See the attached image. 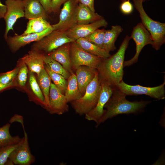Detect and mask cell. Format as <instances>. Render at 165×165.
I'll return each mask as SVG.
<instances>
[{
    "mask_svg": "<svg viewBox=\"0 0 165 165\" xmlns=\"http://www.w3.org/2000/svg\"><path fill=\"white\" fill-rule=\"evenodd\" d=\"M44 55L38 51L31 50L21 59L27 66L30 71L36 73L38 76L44 68Z\"/></svg>",
    "mask_w": 165,
    "mask_h": 165,
    "instance_id": "cell-16",
    "label": "cell"
},
{
    "mask_svg": "<svg viewBox=\"0 0 165 165\" xmlns=\"http://www.w3.org/2000/svg\"><path fill=\"white\" fill-rule=\"evenodd\" d=\"M70 43L62 45L48 55L60 63L66 71L71 73L72 71L70 55Z\"/></svg>",
    "mask_w": 165,
    "mask_h": 165,
    "instance_id": "cell-18",
    "label": "cell"
},
{
    "mask_svg": "<svg viewBox=\"0 0 165 165\" xmlns=\"http://www.w3.org/2000/svg\"><path fill=\"white\" fill-rule=\"evenodd\" d=\"M78 4L77 0H68L64 3L58 22L52 25L54 30H60L66 31L76 24L75 11Z\"/></svg>",
    "mask_w": 165,
    "mask_h": 165,
    "instance_id": "cell-10",
    "label": "cell"
},
{
    "mask_svg": "<svg viewBox=\"0 0 165 165\" xmlns=\"http://www.w3.org/2000/svg\"><path fill=\"white\" fill-rule=\"evenodd\" d=\"M131 39L130 36L126 35L117 51L109 57L103 59L97 68L100 80L113 87H117L123 80L125 54Z\"/></svg>",
    "mask_w": 165,
    "mask_h": 165,
    "instance_id": "cell-1",
    "label": "cell"
},
{
    "mask_svg": "<svg viewBox=\"0 0 165 165\" xmlns=\"http://www.w3.org/2000/svg\"><path fill=\"white\" fill-rule=\"evenodd\" d=\"M24 130V136L19 145L12 152L8 160L12 165H30L35 161L30 149L27 134Z\"/></svg>",
    "mask_w": 165,
    "mask_h": 165,
    "instance_id": "cell-11",
    "label": "cell"
},
{
    "mask_svg": "<svg viewBox=\"0 0 165 165\" xmlns=\"http://www.w3.org/2000/svg\"><path fill=\"white\" fill-rule=\"evenodd\" d=\"M21 141L18 143L5 146L0 148V165L5 164L12 152L19 145Z\"/></svg>",
    "mask_w": 165,
    "mask_h": 165,
    "instance_id": "cell-31",
    "label": "cell"
},
{
    "mask_svg": "<svg viewBox=\"0 0 165 165\" xmlns=\"http://www.w3.org/2000/svg\"><path fill=\"white\" fill-rule=\"evenodd\" d=\"M103 17L88 7L79 3L76 9L75 20L76 24L90 23Z\"/></svg>",
    "mask_w": 165,
    "mask_h": 165,
    "instance_id": "cell-20",
    "label": "cell"
},
{
    "mask_svg": "<svg viewBox=\"0 0 165 165\" xmlns=\"http://www.w3.org/2000/svg\"><path fill=\"white\" fill-rule=\"evenodd\" d=\"M165 79L162 84L153 87H145L139 85H131L125 83L123 80L117 87L126 95H145L160 100L163 99L165 97Z\"/></svg>",
    "mask_w": 165,
    "mask_h": 165,
    "instance_id": "cell-7",
    "label": "cell"
},
{
    "mask_svg": "<svg viewBox=\"0 0 165 165\" xmlns=\"http://www.w3.org/2000/svg\"><path fill=\"white\" fill-rule=\"evenodd\" d=\"M39 1L47 14L52 12L51 0H39Z\"/></svg>",
    "mask_w": 165,
    "mask_h": 165,
    "instance_id": "cell-36",
    "label": "cell"
},
{
    "mask_svg": "<svg viewBox=\"0 0 165 165\" xmlns=\"http://www.w3.org/2000/svg\"><path fill=\"white\" fill-rule=\"evenodd\" d=\"M126 96L117 87L113 88L112 94L105 106L106 109L96 127L108 119L119 114L139 112L150 102L144 101H130L126 99Z\"/></svg>",
    "mask_w": 165,
    "mask_h": 165,
    "instance_id": "cell-2",
    "label": "cell"
},
{
    "mask_svg": "<svg viewBox=\"0 0 165 165\" xmlns=\"http://www.w3.org/2000/svg\"><path fill=\"white\" fill-rule=\"evenodd\" d=\"M20 67L7 72L0 74V83L3 84H8L13 82L17 76Z\"/></svg>",
    "mask_w": 165,
    "mask_h": 165,
    "instance_id": "cell-32",
    "label": "cell"
},
{
    "mask_svg": "<svg viewBox=\"0 0 165 165\" xmlns=\"http://www.w3.org/2000/svg\"><path fill=\"white\" fill-rule=\"evenodd\" d=\"M74 41L67 36L66 31L55 30L40 40L34 42L31 50L38 51L45 54L54 51L65 44Z\"/></svg>",
    "mask_w": 165,
    "mask_h": 165,
    "instance_id": "cell-5",
    "label": "cell"
},
{
    "mask_svg": "<svg viewBox=\"0 0 165 165\" xmlns=\"http://www.w3.org/2000/svg\"><path fill=\"white\" fill-rule=\"evenodd\" d=\"M122 2H123L124 1L127 0H120ZM143 1V2L147 1H149V0H141Z\"/></svg>",
    "mask_w": 165,
    "mask_h": 165,
    "instance_id": "cell-40",
    "label": "cell"
},
{
    "mask_svg": "<svg viewBox=\"0 0 165 165\" xmlns=\"http://www.w3.org/2000/svg\"><path fill=\"white\" fill-rule=\"evenodd\" d=\"M120 10L122 13L125 15H129L131 13L134 9V6L130 2L127 0L122 2L120 6Z\"/></svg>",
    "mask_w": 165,
    "mask_h": 165,
    "instance_id": "cell-34",
    "label": "cell"
},
{
    "mask_svg": "<svg viewBox=\"0 0 165 165\" xmlns=\"http://www.w3.org/2000/svg\"><path fill=\"white\" fill-rule=\"evenodd\" d=\"M6 9V6L5 4H3L0 1V19L4 18Z\"/></svg>",
    "mask_w": 165,
    "mask_h": 165,
    "instance_id": "cell-38",
    "label": "cell"
},
{
    "mask_svg": "<svg viewBox=\"0 0 165 165\" xmlns=\"http://www.w3.org/2000/svg\"><path fill=\"white\" fill-rule=\"evenodd\" d=\"M20 66L17 75V79L19 85L24 87L26 83L28 73V68L26 64L21 60Z\"/></svg>",
    "mask_w": 165,
    "mask_h": 165,
    "instance_id": "cell-33",
    "label": "cell"
},
{
    "mask_svg": "<svg viewBox=\"0 0 165 165\" xmlns=\"http://www.w3.org/2000/svg\"><path fill=\"white\" fill-rule=\"evenodd\" d=\"M24 8V17L28 20L42 17L46 19L47 13L39 0H22Z\"/></svg>",
    "mask_w": 165,
    "mask_h": 165,
    "instance_id": "cell-19",
    "label": "cell"
},
{
    "mask_svg": "<svg viewBox=\"0 0 165 165\" xmlns=\"http://www.w3.org/2000/svg\"><path fill=\"white\" fill-rule=\"evenodd\" d=\"M43 59L46 66L51 71L62 75L66 79H68L70 73L60 63L53 59L49 55L44 54Z\"/></svg>",
    "mask_w": 165,
    "mask_h": 165,
    "instance_id": "cell-27",
    "label": "cell"
},
{
    "mask_svg": "<svg viewBox=\"0 0 165 165\" xmlns=\"http://www.w3.org/2000/svg\"><path fill=\"white\" fill-rule=\"evenodd\" d=\"M44 68L53 83L64 94L67 84L66 79L62 75L51 71L46 66H44Z\"/></svg>",
    "mask_w": 165,
    "mask_h": 165,
    "instance_id": "cell-29",
    "label": "cell"
},
{
    "mask_svg": "<svg viewBox=\"0 0 165 165\" xmlns=\"http://www.w3.org/2000/svg\"><path fill=\"white\" fill-rule=\"evenodd\" d=\"M133 1L134 7L139 13L141 23L150 34L153 42L152 48L156 50H159L165 43V23L150 17L144 10L142 1Z\"/></svg>",
    "mask_w": 165,
    "mask_h": 165,
    "instance_id": "cell-3",
    "label": "cell"
},
{
    "mask_svg": "<svg viewBox=\"0 0 165 165\" xmlns=\"http://www.w3.org/2000/svg\"><path fill=\"white\" fill-rule=\"evenodd\" d=\"M75 41L82 48L92 54L103 59L107 58L111 56L109 52L88 41L83 38H80Z\"/></svg>",
    "mask_w": 165,
    "mask_h": 165,
    "instance_id": "cell-22",
    "label": "cell"
},
{
    "mask_svg": "<svg viewBox=\"0 0 165 165\" xmlns=\"http://www.w3.org/2000/svg\"><path fill=\"white\" fill-rule=\"evenodd\" d=\"M28 20L26 29L22 34L23 35L40 33L52 27L49 22L42 17H39Z\"/></svg>",
    "mask_w": 165,
    "mask_h": 165,
    "instance_id": "cell-23",
    "label": "cell"
},
{
    "mask_svg": "<svg viewBox=\"0 0 165 165\" xmlns=\"http://www.w3.org/2000/svg\"><path fill=\"white\" fill-rule=\"evenodd\" d=\"M105 30L104 29H98L84 38L103 49V42Z\"/></svg>",
    "mask_w": 165,
    "mask_h": 165,
    "instance_id": "cell-30",
    "label": "cell"
},
{
    "mask_svg": "<svg viewBox=\"0 0 165 165\" xmlns=\"http://www.w3.org/2000/svg\"><path fill=\"white\" fill-rule=\"evenodd\" d=\"M100 81L101 91L97 103L93 109L85 115L86 120L94 121L96 124L104 113V108L112 94L114 88L106 82Z\"/></svg>",
    "mask_w": 165,
    "mask_h": 165,
    "instance_id": "cell-9",
    "label": "cell"
},
{
    "mask_svg": "<svg viewBox=\"0 0 165 165\" xmlns=\"http://www.w3.org/2000/svg\"><path fill=\"white\" fill-rule=\"evenodd\" d=\"M29 82L35 100L45 107V102L44 95L37 81L34 73L30 71L29 73Z\"/></svg>",
    "mask_w": 165,
    "mask_h": 165,
    "instance_id": "cell-28",
    "label": "cell"
},
{
    "mask_svg": "<svg viewBox=\"0 0 165 165\" xmlns=\"http://www.w3.org/2000/svg\"><path fill=\"white\" fill-rule=\"evenodd\" d=\"M70 55L72 67L75 69L81 66L97 69L103 59L87 52L75 41L70 43Z\"/></svg>",
    "mask_w": 165,
    "mask_h": 165,
    "instance_id": "cell-6",
    "label": "cell"
},
{
    "mask_svg": "<svg viewBox=\"0 0 165 165\" xmlns=\"http://www.w3.org/2000/svg\"><path fill=\"white\" fill-rule=\"evenodd\" d=\"M64 94L51 83L49 94V106L46 108L52 114L62 115L68 112V106Z\"/></svg>",
    "mask_w": 165,
    "mask_h": 165,
    "instance_id": "cell-14",
    "label": "cell"
},
{
    "mask_svg": "<svg viewBox=\"0 0 165 165\" xmlns=\"http://www.w3.org/2000/svg\"><path fill=\"white\" fill-rule=\"evenodd\" d=\"M107 22L103 18L93 22L84 24H76L67 30V36L74 41L85 38L101 27H106Z\"/></svg>",
    "mask_w": 165,
    "mask_h": 165,
    "instance_id": "cell-15",
    "label": "cell"
},
{
    "mask_svg": "<svg viewBox=\"0 0 165 165\" xmlns=\"http://www.w3.org/2000/svg\"><path fill=\"white\" fill-rule=\"evenodd\" d=\"M10 124L7 123L0 127V148L7 145L16 144L21 140L18 136H13L9 132Z\"/></svg>",
    "mask_w": 165,
    "mask_h": 165,
    "instance_id": "cell-26",
    "label": "cell"
},
{
    "mask_svg": "<svg viewBox=\"0 0 165 165\" xmlns=\"http://www.w3.org/2000/svg\"><path fill=\"white\" fill-rule=\"evenodd\" d=\"M76 76L79 91L82 95L87 86L94 78L96 69L86 66H81L76 69Z\"/></svg>",
    "mask_w": 165,
    "mask_h": 165,
    "instance_id": "cell-17",
    "label": "cell"
},
{
    "mask_svg": "<svg viewBox=\"0 0 165 165\" xmlns=\"http://www.w3.org/2000/svg\"><path fill=\"white\" fill-rule=\"evenodd\" d=\"M123 31L122 27L118 25L112 26L110 29L106 30L103 42V49L109 53L116 49L115 42Z\"/></svg>",
    "mask_w": 165,
    "mask_h": 165,
    "instance_id": "cell-21",
    "label": "cell"
},
{
    "mask_svg": "<svg viewBox=\"0 0 165 165\" xmlns=\"http://www.w3.org/2000/svg\"><path fill=\"white\" fill-rule=\"evenodd\" d=\"M136 44V53L130 60L124 61L123 67L129 66L136 63L138 61L140 53L146 45H153V42L150 34L141 22L138 23L133 28L131 36Z\"/></svg>",
    "mask_w": 165,
    "mask_h": 165,
    "instance_id": "cell-8",
    "label": "cell"
},
{
    "mask_svg": "<svg viewBox=\"0 0 165 165\" xmlns=\"http://www.w3.org/2000/svg\"><path fill=\"white\" fill-rule=\"evenodd\" d=\"M15 84L14 82L8 84H3L0 83V91L10 87L13 86Z\"/></svg>",
    "mask_w": 165,
    "mask_h": 165,
    "instance_id": "cell-39",
    "label": "cell"
},
{
    "mask_svg": "<svg viewBox=\"0 0 165 165\" xmlns=\"http://www.w3.org/2000/svg\"><path fill=\"white\" fill-rule=\"evenodd\" d=\"M68 0H51L52 12H56L61 5Z\"/></svg>",
    "mask_w": 165,
    "mask_h": 165,
    "instance_id": "cell-35",
    "label": "cell"
},
{
    "mask_svg": "<svg viewBox=\"0 0 165 165\" xmlns=\"http://www.w3.org/2000/svg\"><path fill=\"white\" fill-rule=\"evenodd\" d=\"M79 3L88 7L91 10L95 12L94 8V0H77Z\"/></svg>",
    "mask_w": 165,
    "mask_h": 165,
    "instance_id": "cell-37",
    "label": "cell"
},
{
    "mask_svg": "<svg viewBox=\"0 0 165 165\" xmlns=\"http://www.w3.org/2000/svg\"><path fill=\"white\" fill-rule=\"evenodd\" d=\"M101 91V82L97 71L92 81L87 86L84 94L72 101V105L76 113L85 115L96 106Z\"/></svg>",
    "mask_w": 165,
    "mask_h": 165,
    "instance_id": "cell-4",
    "label": "cell"
},
{
    "mask_svg": "<svg viewBox=\"0 0 165 165\" xmlns=\"http://www.w3.org/2000/svg\"><path fill=\"white\" fill-rule=\"evenodd\" d=\"M54 30L52 27L40 33L25 35L16 34L13 36H8L5 39L10 50L13 52H16L27 44L40 40Z\"/></svg>",
    "mask_w": 165,
    "mask_h": 165,
    "instance_id": "cell-13",
    "label": "cell"
},
{
    "mask_svg": "<svg viewBox=\"0 0 165 165\" xmlns=\"http://www.w3.org/2000/svg\"><path fill=\"white\" fill-rule=\"evenodd\" d=\"M39 86L45 98V107L47 108L49 106V94L51 79L45 68L38 76Z\"/></svg>",
    "mask_w": 165,
    "mask_h": 165,
    "instance_id": "cell-25",
    "label": "cell"
},
{
    "mask_svg": "<svg viewBox=\"0 0 165 165\" xmlns=\"http://www.w3.org/2000/svg\"><path fill=\"white\" fill-rule=\"evenodd\" d=\"M5 5L7 9L4 18L6 26L4 36L5 39L8 37L9 31L13 30V27L17 20L24 17L22 0H6Z\"/></svg>",
    "mask_w": 165,
    "mask_h": 165,
    "instance_id": "cell-12",
    "label": "cell"
},
{
    "mask_svg": "<svg viewBox=\"0 0 165 165\" xmlns=\"http://www.w3.org/2000/svg\"><path fill=\"white\" fill-rule=\"evenodd\" d=\"M68 79L64 95L68 102L77 100L82 95L79 91L75 74L71 73Z\"/></svg>",
    "mask_w": 165,
    "mask_h": 165,
    "instance_id": "cell-24",
    "label": "cell"
}]
</instances>
